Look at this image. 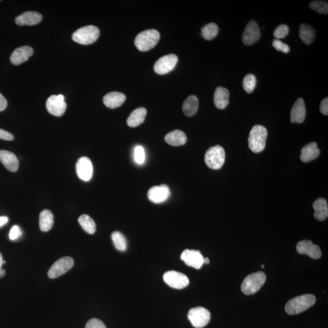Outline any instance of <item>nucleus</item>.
Wrapping results in <instances>:
<instances>
[{
	"mask_svg": "<svg viewBox=\"0 0 328 328\" xmlns=\"http://www.w3.org/2000/svg\"><path fill=\"white\" fill-rule=\"evenodd\" d=\"M316 298L312 294H305L290 300L285 306V311L290 315H296L304 312L313 306Z\"/></svg>",
	"mask_w": 328,
	"mask_h": 328,
	"instance_id": "obj_1",
	"label": "nucleus"
},
{
	"mask_svg": "<svg viewBox=\"0 0 328 328\" xmlns=\"http://www.w3.org/2000/svg\"><path fill=\"white\" fill-rule=\"evenodd\" d=\"M267 137V129L262 125L254 126L248 138V146L255 153H259L266 147Z\"/></svg>",
	"mask_w": 328,
	"mask_h": 328,
	"instance_id": "obj_2",
	"label": "nucleus"
},
{
	"mask_svg": "<svg viewBox=\"0 0 328 328\" xmlns=\"http://www.w3.org/2000/svg\"><path fill=\"white\" fill-rule=\"evenodd\" d=\"M160 39V34L157 30L148 29L142 31L137 36L134 45L138 50L145 52L153 49Z\"/></svg>",
	"mask_w": 328,
	"mask_h": 328,
	"instance_id": "obj_3",
	"label": "nucleus"
},
{
	"mask_svg": "<svg viewBox=\"0 0 328 328\" xmlns=\"http://www.w3.org/2000/svg\"><path fill=\"white\" fill-rule=\"evenodd\" d=\"M266 280V276L263 272H257L245 278L241 284V291L245 295L256 293L263 286Z\"/></svg>",
	"mask_w": 328,
	"mask_h": 328,
	"instance_id": "obj_4",
	"label": "nucleus"
},
{
	"mask_svg": "<svg viewBox=\"0 0 328 328\" xmlns=\"http://www.w3.org/2000/svg\"><path fill=\"white\" fill-rule=\"evenodd\" d=\"M100 31L96 26H84L74 32L72 38L79 44L88 45L93 44L99 38Z\"/></svg>",
	"mask_w": 328,
	"mask_h": 328,
	"instance_id": "obj_5",
	"label": "nucleus"
},
{
	"mask_svg": "<svg viewBox=\"0 0 328 328\" xmlns=\"http://www.w3.org/2000/svg\"><path fill=\"white\" fill-rule=\"evenodd\" d=\"M225 158L224 149L220 145H216L208 149L205 155V162L208 167L218 170L223 166Z\"/></svg>",
	"mask_w": 328,
	"mask_h": 328,
	"instance_id": "obj_6",
	"label": "nucleus"
},
{
	"mask_svg": "<svg viewBox=\"0 0 328 328\" xmlns=\"http://www.w3.org/2000/svg\"><path fill=\"white\" fill-rule=\"evenodd\" d=\"M188 319L195 327L202 328L210 322L211 314L209 311L203 307L192 308L188 314Z\"/></svg>",
	"mask_w": 328,
	"mask_h": 328,
	"instance_id": "obj_7",
	"label": "nucleus"
},
{
	"mask_svg": "<svg viewBox=\"0 0 328 328\" xmlns=\"http://www.w3.org/2000/svg\"><path fill=\"white\" fill-rule=\"evenodd\" d=\"M164 280L169 286L175 289L181 290L189 284V279L185 274L180 272L170 271L164 275Z\"/></svg>",
	"mask_w": 328,
	"mask_h": 328,
	"instance_id": "obj_8",
	"label": "nucleus"
},
{
	"mask_svg": "<svg viewBox=\"0 0 328 328\" xmlns=\"http://www.w3.org/2000/svg\"><path fill=\"white\" fill-rule=\"evenodd\" d=\"M74 260L71 257H65L59 259L51 267L48 271L50 278H56L67 273L74 266Z\"/></svg>",
	"mask_w": 328,
	"mask_h": 328,
	"instance_id": "obj_9",
	"label": "nucleus"
},
{
	"mask_svg": "<svg viewBox=\"0 0 328 328\" xmlns=\"http://www.w3.org/2000/svg\"><path fill=\"white\" fill-rule=\"evenodd\" d=\"M178 61L175 54H168L162 57L155 63L154 70L160 75H164L173 70Z\"/></svg>",
	"mask_w": 328,
	"mask_h": 328,
	"instance_id": "obj_10",
	"label": "nucleus"
},
{
	"mask_svg": "<svg viewBox=\"0 0 328 328\" xmlns=\"http://www.w3.org/2000/svg\"><path fill=\"white\" fill-rule=\"evenodd\" d=\"M46 108L49 113L55 117H62L65 113L66 109L64 96L62 94L50 96L46 101Z\"/></svg>",
	"mask_w": 328,
	"mask_h": 328,
	"instance_id": "obj_11",
	"label": "nucleus"
},
{
	"mask_svg": "<svg viewBox=\"0 0 328 328\" xmlns=\"http://www.w3.org/2000/svg\"><path fill=\"white\" fill-rule=\"evenodd\" d=\"M260 36L261 31L258 25L256 22L250 21L244 29L242 41L245 45L250 46L258 42Z\"/></svg>",
	"mask_w": 328,
	"mask_h": 328,
	"instance_id": "obj_12",
	"label": "nucleus"
},
{
	"mask_svg": "<svg viewBox=\"0 0 328 328\" xmlns=\"http://www.w3.org/2000/svg\"><path fill=\"white\" fill-rule=\"evenodd\" d=\"M181 259L187 266L197 269H200L204 264V257L199 250H185L181 255Z\"/></svg>",
	"mask_w": 328,
	"mask_h": 328,
	"instance_id": "obj_13",
	"label": "nucleus"
},
{
	"mask_svg": "<svg viewBox=\"0 0 328 328\" xmlns=\"http://www.w3.org/2000/svg\"><path fill=\"white\" fill-rule=\"evenodd\" d=\"M76 171L79 178L84 181L91 180L93 174L92 162L87 157H82L76 164Z\"/></svg>",
	"mask_w": 328,
	"mask_h": 328,
	"instance_id": "obj_14",
	"label": "nucleus"
},
{
	"mask_svg": "<svg viewBox=\"0 0 328 328\" xmlns=\"http://www.w3.org/2000/svg\"><path fill=\"white\" fill-rule=\"evenodd\" d=\"M170 196V188L166 185L151 187L148 192L149 200L154 203H162L167 200Z\"/></svg>",
	"mask_w": 328,
	"mask_h": 328,
	"instance_id": "obj_15",
	"label": "nucleus"
},
{
	"mask_svg": "<svg viewBox=\"0 0 328 328\" xmlns=\"http://www.w3.org/2000/svg\"><path fill=\"white\" fill-rule=\"evenodd\" d=\"M296 249L300 254H305L313 259H319L321 257L320 248L310 240H303L297 244Z\"/></svg>",
	"mask_w": 328,
	"mask_h": 328,
	"instance_id": "obj_16",
	"label": "nucleus"
},
{
	"mask_svg": "<svg viewBox=\"0 0 328 328\" xmlns=\"http://www.w3.org/2000/svg\"><path fill=\"white\" fill-rule=\"evenodd\" d=\"M306 109L303 99L299 98L295 102L291 112L292 123L301 124L305 119Z\"/></svg>",
	"mask_w": 328,
	"mask_h": 328,
	"instance_id": "obj_17",
	"label": "nucleus"
},
{
	"mask_svg": "<svg viewBox=\"0 0 328 328\" xmlns=\"http://www.w3.org/2000/svg\"><path fill=\"white\" fill-rule=\"evenodd\" d=\"M33 49L29 46H21L12 52L11 62L14 65H19L26 61L33 54Z\"/></svg>",
	"mask_w": 328,
	"mask_h": 328,
	"instance_id": "obj_18",
	"label": "nucleus"
},
{
	"mask_svg": "<svg viewBox=\"0 0 328 328\" xmlns=\"http://www.w3.org/2000/svg\"><path fill=\"white\" fill-rule=\"evenodd\" d=\"M42 21V15L36 12H25L15 18L16 25L33 26L38 24Z\"/></svg>",
	"mask_w": 328,
	"mask_h": 328,
	"instance_id": "obj_19",
	"label": "nucleus"
},
{
	"mask_svg": "<svg viewBox=\"0 0 328 328\" xmlns=\"http://www.w3.org/2000/svg\"><path fill=\"white\" fill-rule=\"evenodd\" d=\"M0 161L7 170L12 172L18 170L19 162L14 153L7 150H0Z\"/></svg>",
	"mask_w": 328,
	"mask_h": 328,
	"instance_id": "obj_20",
	"label": "nucleus"
},
{
	"mask_svg": "<svg viewBox=\"0 0 328 328\" xmlns=\"http://www.w3.org/2000/svg\"><path fill=\"white\" fill-rule=\"evenodd\" d=\"M126 100V96L120 92H111L106 94L103 101L106 107L114 109L121 107Z\"/></svg>",
	"mask_w": 328,
	"mask_h": 328,
	"instance_id": "obj_21",
	"label": "nucleus"
},
{
	"mask_svg": "<svg viewBox=\"0 0 328 328\" xmlns=\"http://www.w3.org/2000/svg\"><path fill=\"white\" fill-rule=\"evenodd\" d=\"M320 151L316 142H311L301 149L300 159L304 163L316 160L319 157Z\"/></svg>",
	"mask_w": 328,
	"mask_h": 328,
	"instance_id": "obj_22",
	"label": "nucleus"
},
{
	"mask_svg": "<svg viewBox=\"0 0 328 328\" xmlns=\"http://www.w3.org/2000/svg\"><path fill=\"white\" fill-rule=\"evenodd\" d=\"M229 91L223 87H218L215 90L214 101L216 107L220 109H223L227 107L229 103Z\"/></svg>",
	"mask_w": 328,
	"mask_h": 328,
	"instance_id": "obj_23",
	"label": "nucleus"
},
{
	"mask_svg": "<svg viewBox=\"0 0 328 328\" xmlns=\"http://www.w3.org/2000/svg\"><path fill=\"white\" fill-rule=\"evenodd\" d=\"M313 208L315 210L314 216L318 221L325 220L328 217V205L325 199L320 198L314 202Z\"/></svg>",
	"mask_w": 328,
	"mask_h": 328,
	"instance_id": "obj_24",
	"label": "nucleus"
},
{
	"mask_svg": "<svg viewBox=\"0 0 328 328\" xmlns=\"http://www.w3.org/2000/svg\"><path fill=\"white\" fill-rule=\"evenodd\" d=\"M165 141L169 145L178 147L186 143L187 138L183 131L176 130L165 136Z\"/></svg>",
	"mask_w": 328,
	"mask_h": 328,
	"instance_id": "obj_25",
	"label": "nucleus"
},
{
	"mask_svg": "<svg viewBox=\"0 0 328 328\" xmlns=\"http://www.w3.org/2000/svg\"><path fill=\"white\" fill-rule=\"evenodd\" d=\"M147 112V109L143 107L134 109L127 119V122L129 127H137L143 123Z\"/></svg>",
	"mask_w": 328,
	"mask_h": 328,
	"instance_id": "obj_26",
	"label": "nucleus"
},
{
	"mask_svg": "<svg viewBox=\"0 0 328 328\" xmlns=\"http://www.w3.org/2000/svg\"><path fill=\"white\" fill-rule=\"evenodd\" d=\"M199 107L198 99L196 95L188 96L182 105V111L186 117H191L196 114Z\"/></svg>",
	"mask_w": 328,
	"mask_h": 328,
	"instance_id": "obj_27",
	"label": "nucleus"
},
{
	"mask_svg": "<svg viewBox=\"0 0 328 328\" xmlns=\"http://www.w3.org/2000/svg\"><path fill=\"white\" fill-rule=\"evenodd\" d=\"M54 224V216L50 210H43L40 214L39 226L43 231L50 230Z\"/></svg>",
	"mask_w": 328,
	"mask_h": 328,
	"instance_id": "obj_28",
	"label": "nucleus"
},
{
	"mask_svg": "<svg viewBox=\"0 0 328 328\" xmlns=\"http://www.w3.org/2000/svg\"><path fill=\"white\" fill-rule=\"evenodd\" d=\"M300 37L306 45L313 44L316 38V33L314 29L310 25L301 24L299 30Z\"/></svg>",
	"mask_w": 328,
	"mask_h": 328,
	"instance_id": "obj_29",
	"label": "nucleus"
},
{
	"mask_svg": "<svg viewBox=\"0 0 328 328\" xmlns=\"http://www.w3.org/2000/svg\"><path fill=\"white\" fill-rule=\"evenodd\" d=\"M79 223L83 229L89 234H94L96 230V224L92 218L88 215H82L79 218Z\"/></svg>",
	"mask_w": 328,
	"mask_h": 328,
	"instance_id": "obj_30",
	"label": "nucleus"
},
{
	"mask_svg": "<svg viewBox=\"0 0 328 328\" xmlns=\"http://www.w3.org/2000/svg\"><path fill=\"white\" fill-rule=\"evenodd\" d=\"M218 26L214 23H208L201 29V34L206 41H211L216 37L218 34Z\"/></svg>",
	"mask_w": 328,
	"mask_h": 328,
	"instance_id": "obj_31",
	"label": "nucleus"
},
{
	"mask_svg": "<svg viewBox=\"0 0 328 328\" xmlns=\"http://www.w3.org/2000/svg\"><path fill=\"white\" fill-rule=\"evenodd\" d=\"M111 238L117 250L124 252L127 249V242L123 234L119 231H114L111 235Z\"/></svg>",
	"mask_w": 328,
	"mask_h": 328,
	"instance_id": "obj_32",
	"label": "nucleus"
},
{
	"mask_svg": "<svg viewBox=\"0 0 328 328\" xmlns=\"http://www.w3.org/2000/svg\"><path fill=\"white\" fill-rule=\"evenodd\" d=\"M257 84V78L253 74H248L245 76L243 81V87L248 94L252 93Z\"/></svg>",
	"mask_w": 328,
	"mask_h": 328,
	"instance_id": "obj_33",
	"label": "nucleus"
},
{
	"mask_svg": "<svg viewBox=\"0 0 328 328\" xmlns=\"http://www.w3.org/2000/svg\"><path fill=\"white\" fill-rule=\"evenodd\" d=\"M310 8L320 14H328L327 2L314 1L310 3Z\"/></svg>",
	"mask_w": 328,
	"mask_h": 328,
	"instance_id": "obj_34",
	"label": "nucleus"
},
{
	"mask_svg": "<svg viewBox=\"0 0 328 328\" xmlns=\"http://www.w3.org/2000/svg\"><path fill=\"white\" fill-rule=\"evenodd\" d=\"M290 28L286 25H280L275 29L274 32V36L277 39L279 40L283 38L286 36L289 33Z\"/></svg>",
	"mask_w": 328,
	"mask_h": 328,
	"instance_id": "obj_35",
	"label": "nucleus"
},
{
	"mask_svg": "<svg viewBox=\"0 0 328 328\" xmlns=\"http://www.w3.org/2000/svg\"><path fill=\"white\" fill-rule=\"evenodd\" d=\"M134 160L138 164H142L145 160V153L142 146H137L134 149Z\"/></svg>",
	"mask_w": 328,
	"mask_h": 328,
	"instance_id": "obj_36",
	"label": "nucleus"
},
{
	"mask_svg": "<svg viewBox=\"0 0 328 328\" xmlns=\"http://www.w3.org/2000/svg\"><path fill=\"white\" fill-rule=\"evenodd\" d=\"M273 45L274 46V48L278 51L286 53V54L290 51V46H288L287 44H284V42L280 41V40H274Z\"/></svg>",
	"mask_w": 328,
	"mask_h": 328,
	"instance_id": "obj_37",
	"label": "nucleus"
},
{
	"mask_svg": "<svg viewBox=\"0 0 328 328\" xmlns=\"http://www.w3.org/2000/svg\"><path fill=\"white\" fill-rule=\"evenodd\" d=\"M22 235V231L21 228L19 226H13L11 228L9 233V238L11 240H17L18 238L21 237Z\"/></svg>",
	"mask_w": 328,
	"mask_h": 328,
	"instance_id": "obj_38",
	"label": "nucleus"
},
{
	"mask_svg": "<svg viewBox=\"0 0 328 328\" xmlns=\"http://www.w3.org/2000/svg\"><path fill=\"white\" fill-rule=\"evenodd\" d=\"M85 328H107L104 323L100 320L98 319H92L89 320Z\"/></svg>",
	"mask_w": 328,
	"mask_h": 328,
	"instance_id": "obj_39",
	"label": "nucleus"
},
{
	"mask_svg": "<svg viewBox=\"0 0 328 328\" xmlns=\"http://www.w3.org/2000/svg\"><path fill=\"white\" fill-rule=\"evenodd\" d=\"M14 137L7 131L0 129V139L5 141H12Z\"/></svg>",
	"mask_w": 328,
	"mask_h": 328,
	"instance_id": "obj_40",
	"label": "nucleus"
},
{
	"mask_svg": "<svg viewBox=\"0 0 328 328\" xmlns=\"http://www.w3.org/2000/svg\"><path fill=\"white\" fill-rule=\"evenodd\" d=\"M320 111L323 115H327L328 114V98H326L321 102L320 106Z\"/></svg>",
	"mask_w": 328,
	"mask_h": 328,
	"instance_id": "obj_41",
	"label": "nucleus"
},
{
	"mask_svg": "<svg viewBox=\"0 0 328 328\" xmlns=\"http://www.w3.org/2000/svg\"><path fill=\"white\" fill-rule=\"evenodd\" d=\"M8 102L6 99L1 93H0V112L5 110L7 107Z\"/></svg>",
	"mask_w": 328,
	"mask_h": 328,
	"instance_id": "obj_42",
	"label": "nucleus"
},
{
	"mask_svg": "<svg viewBox=\"0 0 328 328\" xmlns=\"http://www.w3.org/2000/svg\"><path fill=\"white\" fill-rule=\"evenodd\" d=\"M9 219L7 217H0V227L8 223Z\"/></svg>",
	"mask_w": 328,
	"mask_h": 328,
	"instance_id": "obj_43",
	"label": "nucleus"
},
{
	"mask_svg": "<svg viewBox=\"0 0 328 328\" xmlns=\"http://www.w3.org/2000/svg\"><path fill=\"white\" fill-rule=\"evenodd\" d=\"M3 258L1 253H0V270L2 269V266L3 264Z\"/></svg>",
	"mask_w": 328,
	"mask_h": 328,
	"instance_id": "obj_44",
	"label": "nucleus"
},
{
	"mask_svg": "<svg viewBox=\"0 0 328 328\" xmlns=\"http://www.w3.org/2000/svg\"><path fill=\"white\" fill-rule=\"evenodd\" d=\"M5 273H6L5 270L4 269H3L2 268V269L0 270V278H2L4 277Z\"/></svg>",
	"mask_w": 328,
	"mask_h": 328,
	"instance_id": "obj_45",
	"label": "nucleus"
},
{
	"mask_svg": "<svg viewBox=\"0 0 328 328\" xmlns=\"http://www.w3.org/2000/svg\"><path fill=\"white\" fill-rule=\"evenodd\" d=\"M210 260L208 258H204V264H208Z\"/></svg>",
	"mask_w": 328,
	"mask_h": 328,
	"instance_id": "obj_46",
	"label": "nucleus"
},
{
	"mask_svg": "<svg viewBox=\"0 0 328 328\" xmlns=\"http://www.w3.org/2000/svg\"><path fill=\"white\" fill-rule=\"evenodd\" d=\"M261 267H262V268H264V265H263V264H262V265H261Z\"/></svg>",
	"mask_w": 328,
	"mask_h": 328,
	"instance_id": "obj_47",
	"label": "nucleus"
}]
</instances>
